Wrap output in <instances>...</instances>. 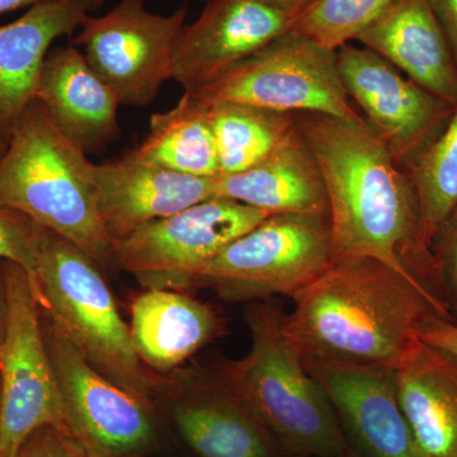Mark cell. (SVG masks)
<instances>
[{
  "label": "cell",
  "mask_w": 457,
  "mask_h": 457,
  "mask_svg": "<svg viewBox=\"0 0 457 457\" xmlns=\"http://www.w3.org/2000/svg\"><path fill=\"white\" fill-rule=\"evenodd\" d=\"M295 116L326 185L332 262H380L422 291L442 319L453 321L408 171L366 121L312 112Z\"/></svg>",
  "instance_id": "cell-1"
},
{
  "label": "cell",
  "mask_w": 457,
  "mask_h": 457,
  "mask_svg": "<svg viewBox=\"0 0 457 457\" xmlns=\"http://www.w3.org/2000/svg\"><path fill=\"white\" fill-rule=\"evenodd\" d=\"M284 329L303 359L395 370L429 319L422 291L369 258L332 262L291 296Z\"/></svg>",
  "instance_id": "cell-2"
},
{
  "label": "cell",
  "mask_w": 457,
  "mask_h": 457,
  "mask_svg": "<svg viewBox=\"0 0 457 457\" xmlns=\"http://www.w3.org/2000/svg\"><path fill=\"white\" fill-rule=\"evenodd\" d=\"M95 164L35 99L14 126L0 161V206L22 213L97 262L112 261L99 218Z\"/></svg>",
  "instance_id": "cell-3"
},
{
  "label": "cell",
  "mask_w": 457,
  "mask_h": 457,
  "mask_svg": "<svg viewBox=\"0 0 457 457\" xmlns=\"http://www.w3.org/2000/svg\"><path fill=\"white\" fill-rule=\"evenodd\" d=\"M284 318L272 299L252 303L245 312L251 350L219 372L284 449L303 457L347 456L335 409L286 335Z\"/></svg>",
  "instance_id": "cell-4"
},
{
  "label": "cell",
  "mask_w": 457,
  "mask_h": 457,
  "mask_svg": "<svg viewBox=\"0 0 457 457\" xmlns=\"http://www.w3.org/2000/svg\"><path fill=\"white\" fill-rule=\"evenodd\" d=\"M98 267L79 246L44 228L33 270L42 312L102 375L152 405L158 385Z\"/></svg>",
  "instance_id": "cell-5"
},
{
  "label": "cell",
  "mask_w": 457,
  "mask_h": 457,
  "mask_svg": "<svg viewBox=\"0 0 457 457\" xmlns=\"http://www.w3.org/2000/svg\"><path fill=\"white\" fill-rule=\"evenodd\" d=\"M7 327L0 347V457H17L41 428L74 440L51 363L35 282L22 266L2 262Z\"/></svg>",
  "instance_id": "cell-6"
},
{
  "label": "cell",
  "mask_w": 457,
  "mask_h": 457,
  "mask_svg": "<svg viewBox=\"0 0 457 457\" xmlns=\"http://www.w3.org/2000/svg\"><path fill=\"white\" fill-rule=\"evenodd\" d=\"M332 263L329 216L270 215L198 270L195 286L228 302L293 296Z\"/></svg>",
  "instance_id": "cell-7"
},
{
  "label": "cell",
  "mask_w": 457,
  "mask_h": 457,
  "mask_svg": "<svg viewBox=\"0 0 457 457\" xmlns=\"http://www.w3.org/2000/svg\"><path fill=\"white\" fill-rule=\"evenodd\" d=\"M198 104L234 102L284 113H323L365 121L343 87L337 51L287 32L188 93Z\"/></svg>",
  "instance_id": "cell-8"
},
{
  "label": "cell",
  "mask_w": 457,
  "mask_h": 457,
  "mask_svg": "<svg viewBox=\"0 0 457 457\" xmlns=\"http://www.w3.org/2000/svg\"><path fill=\"white\" fill-rule=\"evenodd\" d=\"M269 213L212 197L149 222L112 245V261L145 288L183 291L198 270Z\"/></svg>",
  "instance_id": "cell-9"
},
{
  "label": "cell",
  "mask_w": 457,
  "mask_h": 457,
  "mask_svg": "<svg viewBox=\"0 0 457 457\" xmlns=\"http://www.w3.org/2000/svg\"><path fill=\"white\" fill-rule=\"evenodd\" d=\"M187 20V7L173 13L147 11L145 0H120L101 17L88 16L74 44L90 68L125 106L145 107L171 79L174 50Z\"/></svg>",
  "instance_id": "cell-10"
},
{
  "label": "cell",
  "mask_w": 457,
  "mask_h": 457,
  "mask_svg": "<svg viewBox=\"0 0 457 457\" xmlns=\"http://www.w3.org/2000/svg\"><path fill=\"white\" fill-rule=\"evenodd\" d=\"M42 329L75 442L90 457H132L155 440L152 405L102 375L41 309Z\"/></svg>",
  "instance_id": "cell-11"
},
{
  "label": "cell",
  "mask_w": 457,
  "mask_h": 457,
  "mask_svg": "<svg viewBox=\"0 0 457 457\" xmlns=\"http://www.w3.org/2000/svg\"><path fill=\"white\" fill-rule=\"evenodd\" d=\"M337 66L348 97L404 170L446 129L455 106L368 47L343 45Z\"/></svg>",
  "instance_id": "cell-12"
},
{
  "label": "cell",
  "mask_w": 457,
  "mask_h": 457,
  "mask_svg": "<svg viewBox=\"0 0 457 457\" xmlns=\"http://www.w3.org/2000/svg\"><path fill=\"white\" fill-rule=\"evenodd\" d=\"M293 21L264 0H209L197 20L183 27L171 79L185 93L196 92L290 31Z\"/></svg>",
  "instance_id": "cell-13"
},
{
  "label": "cell",
  "mask_w": 457,
  "mask_h": 457,
  "mask_svg": "<svg viewBox=\"0 0 457 457\" xmlns=\"http://www.w3.org/2000/svg\"><path fill=\"white\" fill-rule=\"evenodd\" d=\"M93 177L99 218L112 245L149 222L216 197V179L167 170L135 149L95 164Z\"/></svg>",
  "instance_id": "cell-14"
},
{
  "label": "cell",
  "mask_w": 457,
  "mask_h": 457,
  "mask_svg": "<svg viewBox=\"0 0 457 457\" xmlns=\"http://www.w3.org/2000/svg\"><path fill=\"white\" fill-rule=\"evenodd\" d=\"M303 363L369 457H420L400 407L395 370Z\"/></svg>",
  "instance_id": "cell-15"
},
{
  "label": "cell",
  "mask_w": 457,
  "mask_h": 457,
  "mask_svg": "<svg viewBox=\"0 0 457 457\" xmlns=\"http://www.w3.org/2000/svg\"><path fill=\"white\" fill-rule=\"evenodd\" d=\"M173 385L174 425L196 455L276 457L278 442L218 369Z\"/></svg>",
  "instance_id": "cell-16"
},
{
  "label": "cell",
  "mask_w": 457,
  "mask_h": 457,
  "mask_svg": "<svg viewBox=\"0 0 457 457\" xmlns=\"http://www.w3.org/2000/svg\"><path fill=\"white\" fill-rule=\"evenodd\" d=\"M104 0H53L29 8L0 26V137L7 141L36 99L42 65L51 45L73 35Z\"/></svg>",
  "instance_id": "cell-17"
},
{
  "label": "cell",
  "mask_w": 457,
  "mask_h": 457,
  "mask_svg": "<svg viewBox=\"0 0 457 457\" xmlns=\"http://www.w3.org/2000/svg\"><path fill=\"white\" fill-rule=\"evenodd\" d=\"M356 41L457 106V62L429 0H392Z\"/></svg>",
  "instance_id": "cell-18"
},
{
  "label": "cell",
  "mask_w": 457,
  "mask_h": 457,
  "mask_svg": "<svg viewBox=\"0 0 457 457\" xmlns=\"http://www.w3.org/2000/svg\"><path fill=\"white\" fill-rule=\"evenodd\" d=\"M36 99L60 131L86 153H97L120 134V99L74 46L49 51Z\"/></svg>",
  "instance_id": "cell-19"
},
{
  "label": "cell",
  "mask_w": 457,
  "mask_h": 457,
  "mask_svg": "<svg viewBox=\"0 0 457 457\" xmlns=\"http://www.w3.org/2000/svg\"><path fill=\"white\" fill-rule=\"evenodd\" d=\"M396 390L420 457H457V359L417 339L395 369Z\"/></svg>",
  "instance_id": "cell-20"
},
{
  "label": "cell",
  "mask_w": 457,
  "mask_h": 457,
  "mask_svg": "<svg viewBox=\"0 0 457 457\" xmlns=\"http://www.w3.org/2000/svg\"><path fill=\"white\" fill-rule=\"evenodd\" d=\"M216 197L237 201L269 215L329 216L323 176L299 125L275 152L254 167L216 177Z\"/></svg>",
  "instance_id": "cell-21"
},
{
  "label": "cell",
  "mask_w": 457,
  "mask_h": 457,
  "mask_svg": "<svg viewBox=\"0 0 457 457\" xmlns=\"http://www.w3.org/2000/svg\"><path fill=\"white\" fill-rule=\"evenodd\" d=\"M210 306L183 291L146 288L131 303L130 333L147 369L167 372L203 350L220 332Z\"/></svg>",
  "instance_id": "cell-22"
},
{
  "label": "cell",
  "mask_w": 457,
  "mask_h": 457,
  "mask_svg": "<svg viewBox=\"0 0 457 457\" xmlns=\"http://www.w3.org/2000/svg\"><path fill=\"white\" fill-rule=\"evenodd\" d=\"M135 152L179 173L203 179L220 176L218 149L206 110L188 93L170 111L150 119L149 134Z\"/></svg>",
  "instance_id": "cell-23"
},
{
  "label": "cell",
  "mask_w": 457,
  "mask_h": 457,
  "mask_svg": "<svg viewBox=\"0 0 457 457\" xmlns=\"http://www.w3.org/2000/svg\"><path fill=\"white\" fill-rule=\"evenodd\" d=\"M204 107L215 137L220 176L254 167L275 152L297 128L295 113L234 102Z\"/></svg>",
  "instance_id": "cell-24"
},
{
  "label": "cell",
  "mask_w": 457,
  "mask_h": 457,
  "mask_svg": "<svg viewBox=\"0 0 457 457\" xmlns=\"http://www.w3.org/2000/svg\"><path fill=\"white\" fill-rule=\"evenodd\" d=\"M405 170L416 188L423 237L432 248L436 234L457 209V106L440 137Z\"/></svg>",
  "instance_id": "cell-25"
},
{
  "label": "cell",
  "mask_w": 457,
  "mask_h": 457,
  "mask_svg": "<svg viewBox=\"0 0 457 457\" xmlns=\"http://www.w3.org/2000/svg\"><path fill=\"white\" fill-rule=\"evenodd\" d=\"M392 0H314L294 18L290 31L330 50L357 40Z\"/></svg>",
  "instance_id": "cell-26"
},
{
  "label": "cell",
  "mask_w": 457,
  "mask_h": 457,
  "mask_svg": "<svg viewBox=\"0 0 457 457\" xmlns=\"http://www.w3.org/2000/svg\"><path fill=\"white\" fill-rule=\"evenodd\" d=\"M44 228L22 213L0 206V262L20 264L33 278Z\"/></svg>",
  "instance_id": "cell-27"
},
{
  "label": "cell",
  "mask_w": 457,
  "mask_h": 457,
  "mask_svg": "<svg viewBox=\"0 0 457 457\" xmlns=\"http://www.w3.org/2000/svg\"><path fill=\"white\" fill-rule=\"evenodd\" d=\"M432 252L440 270L451 317L457 324V209L436 234Z\"/></svg>",
  "instance_id": "cell-28"
},
{
  "label": "cell",
  "mask_w": 457,
  "mask_h": 457,
  "mask_svg": "<svg viewBox=\"0 0 457 457\" xmlns=\"http://www.w3.org/2000/svg\"><path fill=\"white\" fill-rule=\"evenodd\" d=\"M420 338L457 359V324L453 321L433 317L423 327Z\"/></svg>",
  "instance_id": "cell-29"
},
{
  "label": "cell",
  "mask_w": 457,
  "mask_h": 457,
  "mask_svg": "<svg viewBox=\"0 0 457 457\" xmlns=\"http://www.w3.org/2000/svg\"><path fill=\"white\" fill-rule=\"evenodd\" d=\"M17 457H64L62 437L53 428H41L23 445Z\"/></svg>",
  "instance_id": "cell-30"
},
{
  "label": "cell",
  "mask_w": 457,
  "mask_h": 457,
  "mask_svg": "<svg viewBox=\"0 0 457 457\" xmlns=\"http://www.w3.org/2000/svg\"><path fill=\"white\" fill-rule=\"evenodd\" d=\"M457 62V0H429Z\"/></svg>",
  "instance_id": "cell-31"
},
{
  "label": "cell",
  "mask_w": 457,
  "mask_h": 457,
  "mask_svg": "<svg viewBox=\"0 0 457 457\" xmlns=\"http://www.w3.org/2000/svg\"><path fill=\"white\" fill-rule=\"evenodd\" d=\"M273 7L281 9L286 13L291 14L294 18L299 16L300 13L311 5L314 0H264Z\"/></svg>",
  "instance_id": "cell-32"
},
{
  "label": "cell",
  "mask_w": 457,
  "mask_h": 457,
  "mask_svg": "<svg viewBox=\"0 0 457 457\" xmlns=\"http://www.w3.org/2000/svg\"><path fill=\"white\" fill-rule=\"evenodd\" d=\"M7 327V299H5L4 279H3L2 262H0V347L4 339Z\"/></svg>",
  "instance_id": "cell-33"
},
{
  "label": "cell",
  "mask_w": 457,
  "mask_h": 457,
  "mask_svg": "<svg viewBox=\"0 0 457 457\" xmlns=\"http://www.w3.org/2000/svg\"><path fill=\"white\" fill-rule=\"evenodd\" d=\"M47 2H53V0H0V14L16 11V9L35 7Z\"/></svg>",
  "instance_id": "cell-34"
},
{
  "label": "cell",
  "mask_w": 457,
  "mask_h": 457,
  "mask_svg": "<svg viewBox=\"0 0 457 457\" xmlns=\"http://www.w3.org/2000/svg\"><path fill=\"white\" fill-rule=\"evenodd\" d=\"M62 445H64V457H90L87 451L74 440L62 437Z\"/></svg>",
  "instance_id": "cell-35"
},
{
  "label": "cell",
  "mask_w": 457,
  "mask_h": 457,
  "mask_svg": "<svg viewBox=\"0 0 457 457\" xmlns=\"http://www.w3.org/2000/svg\"><path fill=\"white\" fill-rule=\"evenodd\" d=\"M7 141L3 140L0 137V161H2L3 155H4L5 150H7Z\"/></svg>",
  "instance_id": "cell-36"
}]
</instances>
